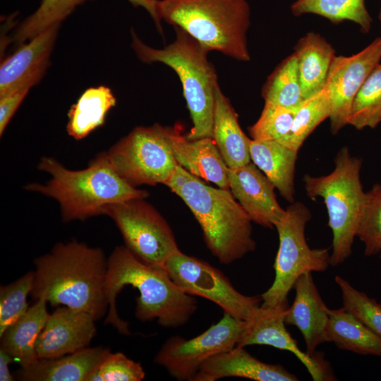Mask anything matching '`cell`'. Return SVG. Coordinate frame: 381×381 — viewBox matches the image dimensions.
Here are the masks:
<instances>
[{"label":"cell","mask_w":381,"mask_h":381,"mask_svg":"<svg viewBox=\"0 0 381 381\" xmlns=\"http://www.w3.org/2000/svg\"><path fill=\"white\" fill-rule=\"evenodd\" d=\"M116 104L111 90L104 85L87 89L70 108L68 134L82 140L105 123L108 111Z\"/></svg>","instance_id":"cell-27"},{"label":"cell","mask_w":381,"mask_h":381,"mask_svg":"<svg viewBox=\"0 0 381 381\" xmlns=\"http://www.w3.org/2000/svg\"><path fill=\"white\" fill-rule=\"evenodd\" d=\"M212 138L229 169L251 162V140L242 131L238 114L219 85L215 89Z\"/></svg>","instance_id":"cell-22"},{"label":"cell","mask_w":381,"mask_h":381,"mask_svg":"<svg viewBox=\"0 0 381 381\" xmlns=\"http://www.w3.org/2000/svg\"><path fill=\"white\" fill-rule=\"evenodd\" d=\"M60 25L40 32L23 43L0 66V97L37 84L48 66Z\"/></svg>","instance_id":"cell-17"},{"label":"cell","mask_w":381,"mask_h":381,"mask_svg":"<svg viewBox=\"0 0 381 381\" xmlns=\"http://www.w3.org/2000/svg\"><path fill=\"white\" fill-rule=\"evenodd\" d=\"M265 102L297 109L304 99L294 53L284 59L267 78L262 90Z\"/></svg>","instance_id":"cell-29"},{"label":"cell","mask_w":381,"mask_h":381,"mask_svg":"<svg viewBox=\"0 0 381 381\" xmlns=\"http://www.w3.org/2000/svg\"><path fill=\"white\" fill-rule=\"evenodd\" d=\"M328 342L342 350L381 356V337L344 308L328 310Z\"/></svg>","instance_id":"cell-26"},{"label":"cell","mask_w":381,"mask_h":381,"mask_svg":"<svg viewBox=\"0 0 381 381\" xmlns=\"http://www.w3.org/2000/svg\"><path fill=\"white\" fill-rule=\"evenodd\" d=\"M274 227L279 248L274 264V279L260 296L261 306L272 308L288 302L287 296L298 279L313 272H325L330 265L328 248H310L305 230L311 219L310 210L301 202H294Z\"/></svg>","instance_id":"cell-8"},{"label":"cell","mask_w":381,"mask_h":381,"mask_svg":"<svg viewBox=\"0 0 381 381\" xmlns=\"http://www.w3.org/2000/svg\"><path fill=\"white\" fill-rule=\"evenodd\" d=\"M341 290L343 308L381 337V303L355 289L339 275L334 278Z\"/></svg>","instance_id":"cell-35"},{"label":"cell","mask_w":381,"mask_h":381,"mask_svg":"<svg viewBox=\"0 0 381 381\" xmlns=\"http://www.w3.org/2000/svg\"><path fill=\"white\" fill-rule=\"evenodd\" d=\"M298 76L304 99L322 91L335 56L332 46L318 33L309 32L295 46Z\"/></svg>","instance_id":"cell-25"},{"label":"cell","mask_w":381,"mask_h":381,"mask_svg":"<svg viewBox=\"0 0 381 381\" xmlns=\"http://www.w3.org/2000/svg\"><path fill=\"white\" fill-rule=\"evenodd\" d=\"M378 18H379L380 22V23H381V10H380V11L379 12V14H378Z\"/></svg>","instance_id":"cell-41"},{"label":"cell","mask_w":381,"mask_h":381,"mask_svg":"<svg viewBox=\"0 0 381 381\" xmlns=\"http://www.w3.org/2000/svg\"><path fill=\"white\" fill-rule=\"evenodd\" d=\"M157 6L161 20L183 30L210 52L250 61L246 0H157Z\"/></svg>","instance_id":"cell-6"},{"label":"cell","mask_w":381,"mask_h":381,"mask_svg":"<svg viewBox=\"0 0 381 381\" xmlns=\"http://www.w3.org/2000/svg\"><path fill=\"white\" fill-rule=\"evenodd\" d=\"M103 214L114 222L125 246L151 266L164 267L168 258L180 250L167 222L145 198L111 204Z\"/></svg>","instance_id":"cell-10"},{"label":"cell","mask_w":381,"mask_h":381,"mask_svg":"<svg viewBox=\"0 0 381 381\" xmlns=\"http://www.w3.org/2000/svg\"><path fill=\"white\" fill-rule=\"evenodd\" d=\"M47 304L45 299L38 298L0 335V349L11 356L21 368H28L38 360L35 351L37 339L50 315Z\"/></svg>","instance_id":"cell-23"},{"label":"cell","mask_w":381,"mask_h":381,"mask_svg":"<svg viewBox=\"0 0 381 381\" xmlns=\"http://www.w3.org/2000/svg\"><path fill=\"white\" fill-rule=\"evenodd\" d=\"M245 321L224 313L207 330L190 339L172 336L162 345L154 362L177 380L193 381L203 363L212 356L236 347Z\"/></svg>","instance_id":"cell-12"},{"label":"cell","mask_w":381,"mask_h":381,"mask_svg":"<svg viewBox=\"0 0 381 381\" xmlns=\"http://www.w3.org/2000/svg\"><path fill=\"white\" fill-rule=\"evenodd\" d=\"M15 362L13 358L4 351L0 349V380L13 381L14 377L12 375L9 365Z\"/></svg>","instance_id":"cell-40"},{"label":"cell","mask_w":381,"mask_h":381,"mask_svg":"<svg viewBox=\"0 0 381 381\" xmlns=\"http://www.w3.org/2000/svg\"><path fill=\"white\" fill-rule=\"evenodd\" d=\"M135 7H142L145 8L150 15L154 20L156 27L161 33H162V28L161 25V19L157 11V0H128Z\"/></svg>","instance_id":"cell-39"},{"label":"cell","mask_w":381,"mask_h":381,"mask_svg":"<svg viewBox=\"0 0 381 381\" xmlns=\"http://www.w3.org/2000/svg\"><path fill=\"white\" fill-rule=\"evenodd\" d=\"M174 28L175 40L163 49L147 46L133 30L131 47L140 61L164 64L178 75L193 122L186 138H212L215 89L219 83L207 57L210 51L183 30Z\"/></svg>","instance_id":"cell-5"},{"label":"cell","mask_w":381,"mask_h":381,"mask_svg":"<svg viewBox=\"0 0 381 381\" xmlns=\"http://www.w3.org/2000/svg\"><path fill=\"white\" fill-rule=\"evenodd\" d=\"M243 346L214 355L201 366L193 381H215L235 377L255 381H297L298 378L281 365L262 362Z\"/></svg>","instance_id":"cell-19"},{"label":"cell","mask_w":381,"mask_h":381,"mask_svg":"<svg viewBox=\"0 0 381 381\" xmlns=\"http://www.w3.org/2000/svg\"><path fill=\"white\" fill-rule=\"evenodd\" d=\"M357 237L364 246L365 256L381 252V184L375 183L365 192Z\"/></svg>","instance_id":"cell-33"},{"label":"cell","mask_w":381,"mask_h":381,"mask_svg":"<svg viewBox=\"0 0 381 381\" xmlns=\"http://www.w3.org/2000/svg\"><path fill=\"white\" fill-rule=\"evenodd\" d=\"M381 123V64L365 80L356 94L348 125L357 130L375 128Z\"/></svg>","instance_id":"cell-31"},{"label":"cell","mask_w":381,"mask_h":381,"mask_svg":"<svg viewBox=\"0 0 381 381\" xmlns=\"http://www.w3.org/2000/svg\"><path fill=\"white\" fill-rule=\"evenodd\" d=\"M136 289L135 315L142 322L157 319L164 328L186 325L198 309L197 301L181 290L164 267L151 266L135 256L125 246H116L108 258L105 294L109 305L104 320L119 333L130 335L128 322L117 313V295L126 286Z\"/></svg>","instance_id":"cell-2"},{"label":"cell","mask_w":381,"mask_h":381,"mask_svg":"<svg viewBox=\"0 0 381 381\" xmlns=\"http://www.w3.org/2000/svg\"><path fill=\"white\" fill-rule=\"evenodd\" d=\"M111 352L103 346L85 347L52 359H38L21 368L19 379L25 381H87Z\"/></svg>","instance_id":"cell-21"},{"label":"cell","mask_w":381,"mask_h":381,"mask_svg":"<svg viewBox=\"0 0 381 381\" xmlns=\"http://www.w3.org/2000/svg\"><path fill=\"white\" fill-rule=\"evenodd\" d=\"M95 321L87 313L59 306L37 339L38 359L56 358L87 347L97 334Z\"/></svg>","instance_id":"cell-15"},{"label":"cell","mask_w":381,"mask_h":381,"mask_svg":"<svg viewBox=\"0 0 381 381\" xmlns=\"http://www.w3.org/2000/svg\"><path fill=\"white\" fill-rule=\"evenodd\" d=\"M87 0H42L37 10L16 29L13 40L23 44L47 29L60 25L74 9Z\"/></svg>","instance_id":"cell-32"},{"label":"cell","mask_w":381,"mask_h":381,"mask_svg":"<svg viewBox=\"0 0 381 381\" xmlns=\"http://www.w3.org/2000/svg\"><path fill=\"white\" fill-rule=\"evenodd\" d=\"M168 138L178 164L200 179L229 190L227 167L213 138L189 140L176 128L168 127Z\"/></svg>","instance_id":"cell-20"},{"label":"cell","mask_w":381,"mask_h":381,"mask_svg":"<svg viewBox=\"0 0 381 381\" xmlns=\"http://www.w3.org/2000/svg\"><path fill=\"white\" fill-rule=\"evenodd\" d=\"M379 255H380V258H381V252H380V253L379 254Z\"/></svg>","instance_id":"cell-42"},{"label":"cell","mask_w":381,"mask_h":381,"mask_svg":"<svg viewBox=\"0 0 381 381\" xmlns=\"http://www.w3.org/2000/svg\"><path fill=\"white\" fill-rule=\"evenodd\" d=\"M164 267L184 292L206 298L239 320H250L261 306V296L240 293L219 270L181 250L171 255Z\"/></svg>","instance_id":"cell-11"},{"label":"cell","mask_w":381,"mask_h":381,"mask_svg":"<svg viewBox=\"0 0 381 381\" xmlns=\"http://www.w3.org/2000/svg\"><path fill=\"white\" fill-rule=\"evenodd\" d=\"M36 301L90 314L97 321L108 312L105 294L108 258L100 248L73 240L59 242L34 260Z\"/></svg>","instance_id":"cell-1"},{"label":"cell","mask_w":381,"mask_h":381,"mask_svg":"<svg viewBox=\"0 0 381 381\" xmlns=\"http://www.w3.org/2000/svg\"><path fill=\"white\" fill-rule=\"evenodd\" d=\"M114 171L128 184H166L179 165L169 144L168 127L155 123L135 128L104 152Z\"/></svg>","instance_id":"cell-9"},{"label":"cell","mask_w":381,"mask_h":381,"mask_svg":"<svg viewBox=\"0 0 381 381\" xmlns=\"http://www.w3.org/2000/svg\"><path fill=\"white\" fill-rule=\"evenodd\" d=\"M288 302L272 308L260 306L255 315L245 321V328L237 346L267 345L287 351L306 368L315 381L332 380L325 361L320 356L303 352L287 331L285 313Z\"/></svg>","instance_id":"cell-14"},{"label":"cell","mask_w":381,"mask_h":381,"mask_svg":"<svg viewBox=\"0 0 381 381\" xmlns=\"http://www.w3.org/2000/svg\"><path fill=\"white\" fill-rule=\"evenodd\" d=\"M295 16L313 13L332 23L350 20L358 24L361 30L368 32L372 18L365 6V0H297L291 6Z\"/></svg>","instance_id":"cell-28"},{"label":"cell","mask_w":381,"mask_h":381,"mask_svg":"<svg viewBox=\"0 0 381 381\" xmlns=\"http://www.w3.org/2000/svg\"><path fill=\"white\" fill-rule=\"evenodd\" d=\"M145 377L139 362L121 352H110L87 381H140Z\"/></svg>","instance_id":"cell-37"},{"label":"cell","mask_w":381,"mask_h":381,"mask_svg":"<svg viewBox=\"0 0 381 381\" xmlns=\"http://www.w3.org/2000/svg\"><path fill=\"white\" fill-rule=\"evenodd\" d=\"M228 178L229 190L252 222L272 229L284 216L274 184L253 162L229 169Z\"/></svg>","instance_id":"cell-16"},{"label":"cell","mask_w":381,"mask_h":381,"mask_svg":"<svg viewBox=\"0 0 381 381\" xmlns=\"http://www.w3.org/2000/svg\"><path fill=\"white\" fill-rule=\"evenodd\" d=\"M294 289L295 298L286 310L285 323L299 329L306 343V352L314 355L318 346L328 342L329 308L322 299L311 273L301 275Z\"/></svg>","instance_id":"cell-18"},{"label":"cell","mask_w":381,"mask_h":381,"mask_svg":"<svg viewBox=\"0 0 381 381\" xmlns=\"http://www.w3.org/2000/svg\"><path fill=\"white\" fill-rule=\"evenodd\" d=\"M34 272L29 271L16 281L0 288V335L28 310Z\"/></svg>","instance_id":"cell-34"},{"label":"cell","mask_w":381,"mask_h":381,"mask_svg":"<svg viewBox=\"0 0 381 381\" xmlns=\"http://www.w3.org/2000/svg\"><path fill=\"white\" fill-rule=\"evenodd\" d=\"M165 185L191 210L208 249L222 264L255 249L252 220L229 190L208 186L179 165Z\"/></svg>","instance_id":"cell-4"},{"label":"cell","mask_w":381,"mask_h":381,"mask_svg":"<svg viewBox=\"0 0 381 381\" xmlns=\"http://www.w3.org/2000/svg\"><path fill=\"white\" fill-rule=\"evenodd\" d=\"M30 88H23L0 97V135L4 132Z\"/></svg>","instance_id":"cell-38"},{"label":"cell","mask_w":381,"mask_h":381,"mask_svg":"<svg viewBox=\"0 0 381 381\" xmlns=\"http://www.w3.org/2000/svg\"><path fill=\"white\" fill-rule=\"evenodd\" d=\"M331 103L326 87L306 99L297 109L289 134L279 142L298 150L308 135L324 120L329 118Z\"/></svg>","instance_id":"cell-30"},{"label":"cell","mask_w":381,"mask_h":381,"mask_svg":"<svg viewBox=\"0 0 381 381\" xmlns=\"http://www.w3.org/2000/svg\"><path fill=\"white\" fill-rule=\"evenodd\" d=\"M297 109L265 102L259 119L248 128L252 139L281 142L290 132Z\"/></svg>","instance_id":"cell-36"},{"label":"cell","mask_w":381,"mask_h":381,"mask_svg":"<svg viewBox=\"0 0 381 381\" xmlns=\"http://www.w3.org/2000/svg\"><path fill=\"white\" fill-rule=\"evenodd\" d=\"M37 168L49 174L50 179L43 184L29 183L25 189L54 199L64 222L83 221L103 214L104 209L111 204L149 195L146 190L124 181L112 168L104 152L80 170L68 169L52 157H42Z\"/></svg>","instance_id":"cell-3"},{"label":"cell","mask_w":381,"mask_h":381,"mask_svg":"<svg viewBox=\"0 0 381 381\" xmlns=\"http://www.w3.org/2000/svg\"><path fill=\"white\" fill-rule=\"evenodd\" d=\"M380 59L381 37L357 54L334 56L325 85L331 103L329 119L332 134H337L348 124L354 98Z\"/></svg>","instance_id":"cell-13"},{"label":"cell","mask_w":381,"mask_h":381,"mask_svg":"<svg viewBox=\"0 0 381 381\" xmlns=\"http://www.w3.org/2000/svg\"><path fill=\"white\" fill-rule=\"evenodd\" d=\"M298 150L273 140L251 139V161L274 184L288 202L295 200V167Z\"/></svg>","instance_id":"cell-24"},{"label":"cell","mask_w":381,"mask_h":381,"mask_svg":"<svg viewBox=\"0 0 381 381\" xmlns=\"http://www.w3.org/2000/svg\"><path fill=\"white\" fill-rule=\"evenodd\" d=\"M362 159L352 156L347 147L335 157L334 170L329 174L303 179L308 198H322L328 213L332 233L330 265L338 266L352 253L365 198L361 180Z\"/></svg>","instance_id":"cell-7"}]
</instances>
